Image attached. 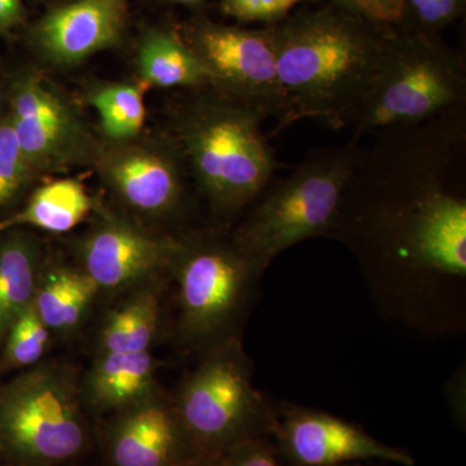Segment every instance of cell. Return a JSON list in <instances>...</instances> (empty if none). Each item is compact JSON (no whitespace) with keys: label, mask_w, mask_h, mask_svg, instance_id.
Wrapping results in <instances>:
<instances>
[{"label":"cell","mask_w":466,"mask_h":466,"mask_svg":"<svg viewBox=\"0 0 466 466\" xmlns=\"http://www.w3.org/2000/svg\"><path fill=\"white\" fill-rule=\"evenodd\" d=\"M330 238L354 254L377 302L428 332L460 329L466 283V110L373 137Z\"/></svg>","instance_id":"obj_1"},{"label":"cell","mask_w":466,"mask_h":466,"mask_svg":"<svg viewBox=\"0 0 466 466\" xmlns=\"http://www.w3.org/2000/svg\"><path fill=\"white\" fill-rule=\"evenodd\" d=\"M272 30L279 79L293 124L308 118L332 130L351 127L392 27L368 23L332 5L302 12Z\"/></svg>","instance_id":"obj_2"},{"label":"cell","mask_w":466,"mask_h":466,"mask_svg":"<svg viewBox=\"0 0 466 466\" xmlns=\"http://www.w3.org/2000/svg\"><path fill=\"white\" fill-rule=\"evenodd\" d=\"M265 119L210 88L196 90L175 116V139L208 208L232 225L275 179Z\"/></svg>","instance_id":"obj_3"},{"label":"cell","mask_w":466,"mask_h":466,"mask_svg":"<svg viewBox=\"0 0 466 466\" xmlns=\"http://www.w3.org/2000/svg\"><path fill=\"white\" fill-rule=\"evenodd\" d=\"M361 152L352 140L312 150L251 202L229 238L258 274L293 245L329 238Z\"/></svg>","instance_id":"obj_4"},{"label":"cell","mask_w":466,"mask_h":466,"mask_svg":"<svg viewBox=\"0 0 466 466\" xmlns=\"http://www.w3.org/2000/svg\"><path fill=\"white\" fill-rule=\"evenodd\" d=\"M464 57L419 29L392 27L354 122L352 142L465 109Z\"/></svg>","instance_id":"obj_5"},{"label":"cell","mask_w":466,"mask_h":466,"mask_svg":"<svg viewBox=\"0 0 466 466\" xmlns=\"http://www.w3.org/2000/svg\"><path fill=\"white\" fill-rule=\"evenodd\" d=\"M173 272L180 345L201 352L241 339L262 275L236 249L226 231L180 236Z\"/></svg>","instance_id":"obj_6"},{"label":"cell","mask_w":466,"mask_h":466,"mask_svg":"<svg viewBox=\"0 0 466 466\" xmlns=\"http://www.w3.org/2000/svg\"><path fill=\"white\" fill-rule=\"evenodd\" d=\"M174 407L200 452L225 453L244 441L271 437L274 404L254 386L253 364L241 339L201 352L180 383Z\"/></svg>","instance_id":"obj_7"},{"label":"cell","mask_w":466,"mask_h":466,"mask_svg":"<svg viewBox=\"0 0 466 466\" xmlns=\"http://www.w3.org/2000/svg\"><path fill=\"white\" fill-rule=\"evenodd\" d=\"M75 376L42 364L0 390V428L21 455L64 461L84 447L86 431Z\"/></svg>","instance_id":"obj_8"},{"label":"cell","mask_w":466,"mask_h":466,"mask_svg":"<svg viewBox=\"0 0 466 466\" xmlns=\"http://www.w3.org/2000/svg\"><path fill=\"white\" fill-rule=\"evenodd\" d=\"M187 43L204 66L210 90L265 121L276 119L279 130L293 125L279 79L272 26L247 30L204 21L192 27Z\"/></svg>","instance_id":"obj_9"},{"label":"cell","mask_w":466,"mask_h":466,"mask_svg":"<svg viewBox=\"0 0 466 466\" xmlns=\"http://www.w3.org/2000/svg\"><path fill=\"white\" fill-rule=\"evenodd\" d=\"M271 437L288 466H336L367 460L415 465L406 451L375 440L346 420L311 408L278 410Z\"/></svg>","instance_id":"obj_10"},{"label":"cell","mask_w":466,"mask_h":466,"mask_svg":"<svg viewBox=\"0 0 466 466\" xmlns=\"http://www.w3.org/2000/svg\"><path fill=\"white\" fill-rule=\"evenodd\" d=\"M177 242L179 238L152 235L122 218L106 216L82 240L81 269L99 293H128L170 269Z\"/></svg>","instance_id":"obj_11"},{"label":"cell","mask_w":466,"mask_h":466,"mask_svg":"<svg viewBox=\"0 0 466 466\" xmlns=\"http://www.w3.org/2000/svg\"><path fill=\"white\" fill-rule=\"evenodd\" d=\"M9 119L33 173L66 167L90 152L88 135L76 113L41 76L18 82Z\"/></svg>","instance_id":"obj_12"},{"label":"cell","mask_w":466,"mask_h":466,"mask_svg":"<svg viewBox=\"0 0 466 466\" xmlns=\"http://www.w3.org/2000/svg\"><path fill=\"white\" fill-rule=\"evenodd\" d=\"M119 144L100 159L101 173L116 195L137 213L173 217L186 200V158L177 139Z\"/></svg>","instance_id":"obj_13"},{"label":"cell","mask_w":466,"mask_h":466,"mask_svg":"<svg viewBox=\"0 0 466 466\" xmlns=\"http://www.w3.org/2000/svg\"><path fill=\"white\" fill-rule=\"evenodd\" d=\"M126 14L127 0H75L46 15L34 41L52 63H79L118 42Z\"/></svg>","instance_id":"obj_14"},{"label":"cell","mask_w":466,"mask_h":466,"mask_svg":"<svg viewBox=\"0 0 466 466\" xmlns=\"http://www.w3.org/2000/svg\"><path fill=\"white\" fill-rule=\"evenodd\" d=\"M124 412L112 441L116 466H180L204 453L159 392Z\"/></svg>","instance_id":"obj_15"},{"label":"cell","mask_w":466,"mask_h":466,"mask_svg":"<svg viewBox=\"0 0 466 466\" xmlns=\"http://www.w3.org/2000/svg\"><path fill=\"white\" fill-rule=\"evenodd\" d=\"M156 368L149 351L99 354L86 380V397L99 410H128L158 394Z\"/></svg>","instance_id":"obj_16"},{"label":"cell","mask_w":466,"mask_h":466,"mask_svg":"<svg viewBox=\"0 0 466 466\" xmlns=\"http://www.w3.org/2000/svg\"><path fill=\"white\" fill-rule=\"evenodd\" d=\"M97 294L82 269L54 266L39 275L33 309L50 332H66L81 323Z\"/></svg>","instance_id":"obj_17"},{"label":"cell","mask_w":466,"mask_h":466,"mask_svg":"<svg viewBox=\"0 0 466 466\" xmlns=\"http://www.w3.org/2000/svg\"><path fill=\"white\" fill-rule=\"evenodd\" d=\"M140 76L147 86L189 90L208 88L205 67L177 34L153 30L144 36L137 54Z\"/></svg>","instance_id":"obj_18"},{"label":"cell","mask_w":466,"mask_h":466,"mask_svg":"<svg viewBox=\"0 0 466 466\" xmlns=\"http://www.w3.org/2000/svg\"><path fill=\"white\" fill-rule=\"evenodd\" d=\"M159 323L161 302L153 285L128 291L101 328L99 354L149 351Z\"/></svg>","instance_id":"obj_19"},{"label":"cell","mask_w":466,"mask_h":466,"mask_svg":"<svg viewBox=\"0 0 466 466\" xmlns=\"http://www.w3.org/2000/svg\"><path fill=\"white\" fill-rule=\"evenodd\" d=\"M94 210V201L84 184L58 179L39 187L25 208L0 223V231L16 226H32L43 231L64 233L84 222Z\"/></svg>","instance_id":"obj_20"},{"label":"cell","mask_w":466,"mask_h":466,"mask_svg":"<svg viewBox=\"0 0 466 466\" xmlns=\"http://www.w3.org/2000/svg\"><path fill=\"white\" fill-rule=\"evenodd\" d=\"M39 275L38 249L29 238L15 235L0 244V343L32 308Z\"/></svg>","instance_id":"obj_21"},{"label":"cell","mask_w":466,"mask_h":466,"mask_svg":"<svg viewBox=\"0 0 466 466\" xmlns=\"http://www.w3.org/2000/svg\"><path fill=\"white\" fill-rule=\"evenodd\" d=\"M147 85L116 84L92 92L90 103L100 116L101 127L116 142L131 140L146 122L144 92Z\"/></svg>","instance_id":"obj_22"},{"label":"cell","mask_w":466,"mask_h":466,"mask_svg":"<svg viewBox=\"0 0 466 466\" xmlns=\"http://www.w3.org/2000/svg\"><path fill=\"white\" fill-rule=\"evenodd\" d=\"M50 343V329L42 323L33 306L15 321L5 339L3 363L9 368L35 366Z\"/></svg>","instance_id":"obj_23"},{"label":"cell","mask_w":466,"mask_h":466,"mask_svg":"<svg viewBox=\"0 0 466 466\" xmlns=\"http://www.w3.org/2000/svg\"><path fill=\"white\" fill-rule=\"evenodd\" d=\"M32 174L8 116L0 125V205L11 201Z\"/></svg>","instance_id":"obj_24"},{"label":"cell","mask_w":466,"mask_h":466,"mask_svg":"<svg viewBox=\"0 0 466 466\" xmlns=\"http://www.w3.org/2000/svg\"><path fill=\"white\" fill-rule=\"evenodd\" d=\"M312 2L318 0H223L222 8L244 23H275L297 5Z\"/></svg>","instance_id":"obj_25"},{"label":"cell","mask_w":466,"mask_h":466,"mask_svg":"<svg viewBox=\"0 0 466 466\" xmlns=\"http://www.w3.org/2000/svg\"><path fill=\"white\" fill-rule=\"evenodd\" d=\"M333 5L375 25L394 27L403 23L404 0H334Z\"/></svg>","instance_id":"obj_26"},{"label":"cell","mask_w":466,"mask_h":466,"mask_svg":"<svg viewBox=\"0 0 466 466\" xmlns=\"http://www.w3.org/2000/svg\"><path fill=\"white\" fill-rule=\"evenodd\" d=\"M462 5L464 0H404V17L412 15L421 25L419 30L433 34L458 17Z\"/></svg>","instance_id":"obj_27"},{"label":"cell","mask_w":466,"mask_h":466,"mask_svg":"<svg viewBox=\"0 0 466 466\" xmlns=\"http://www.w3.org/2000/svg\"><path fill=\"white\" fill-rule=\"evenodd\" d=\"M225 466H287L272 437L244 441L226 453Z\"/></svg>","instance_id":"obj_28"},{"label":"cell","mask_w":466,"mask_h":466,"mask_svg":"<svg viewBox=\"0 0 466 466\" xmlns=\"http://www.w3.org/2000/svg\"><path fill=\"white\" fill-rule=\"evenodd\" d=\"M21 0H0V30H7L21 18Z\"/></svg>","instance_id":"obj_29"},{"label":"cell","mask_w":466,"mask_h":466,"mask_svg":"<svg viewBox=\"0 0 466 466\" xmlns=\"http://www.w3.org/2000/svg\"><path fill=\"white\" fill-rule=\"evenodd\" d=\"M226 453H200L180 466H225Z\"/></svg>","instance_id":"obj_30"},{"label":"cell","mask_w":466,"mask_h":466,"mask_svg":"<svg viewBox=\"0 0 466 466\" xmlns=\"http://www.w3.org/2000/svg\"><path fill=\"white\" fill-rule=\"evenodd\" d=\"M171 2L184 5H200V3L204 2V0H171Z\"/></svg>","instance_id":"obj_31"},{"label":"cell","mask_w":466,"mask_h":466,"mask_svg":"<svg viewBox=\"0 0 466 466\" xmlns=\"http://www.w3.org/2000/svg\"><path fill=\"white\" fill-rule=\"evenodd\" d=\"M336 466H364V465H360V464H359V462H351V464H343V465H336Z\"/></svg>","instance_id":"obj_32"},{"label":"cell","mask_w":466,"mask_h":466,"mask_svg":"<svg viewBox=\"0 0 466 466\" xmlns=\"http://www.w3.org/2000/svg\"><path fill=\"white\" fill-rule=\"evenodd\" d=\"M0 106H2V90H0Z\"/></svg>","instance_id":"obj_33"}]
</instances>
